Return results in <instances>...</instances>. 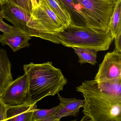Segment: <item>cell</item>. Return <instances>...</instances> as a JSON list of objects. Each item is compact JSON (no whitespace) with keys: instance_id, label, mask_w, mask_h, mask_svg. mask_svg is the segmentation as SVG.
<instances>
[{"instance_id":"obj_13","label":"cell","mask_w":121,"mask_h":121,"mask_svg":"<svg viewBox=\"0 0 121 121\" xmlns=\"http://www.w3.org/2000/svg\"><path fill=\"white\" fill-rule=\"evenodd\" d=\"M121 0H117L110 22V31L114 39L121 32Z\"/></svg>"},{"instance_id":"obj_17","label":"cell","mask_w":121,"mask_h":121,"mask_svg":"<svg viewBox=\"0 0 121 121\" xmlns=\"http://www.w3.org/2000/svg\"><path fill=\"white\" fill-rule=\"evenodd\" d=\"M61 3L70 15L71 23L77 25H85L82 17L76 12L74 8L73 0H59Z\"/></svg>"},{"instance_id":"obj_8","label":"cell","mask_w":121,"mask_h":121,"mask_svg":"<svg viewBox=\"0 0 121 121\" xmlns=\"http://www.w3.org/2000/svg\"><path fill=\"white\" fill-rule=\"evenodd\" d=\"M31 39L32 37L15 27L12 32L0 35V43L3 46L8 45L15 52L23 48L29 47L30 46L29 42Z\"/></svg>"},{"instance_id":"obj_2","label":"cell","mask_w":121,"mask_h":121,"mask_svg":"<svg viewBox=\"0 0 121 121\" xmlns=\"http://www.w3.org/2000/svg\"><path fill=\"white\" fill-rule=\"evenodd\" d=\"M76 90L84 97L81 121H121V99L100 91L95 80L84 81Z\"/></svg>"},{"instance_id":"obj_14","label":"cell","mask_w":121,"mask_h":121,"mask_svg":"<svg viewBox=\"0 0 121 121\" xmlns=\"http://www.w3.org/2000/svg\"><path fill=\"white\" fill-rule=\"evenodd\" d=\"M74 52L78 56V62L81 65L88 63L92 65L97 63V53L98 51L93 49L85 48L73 47Z\"/></svg>"},{"instance_id":"obj_6","label":"cell","mask_w":121,"mask_h":121,"mask_svg":"<svg viewBox=\"0 0 121 121\" xmlns=\"http://www.w3.org/2000/svg\"><path fill=\"white\" fill-rule=\"evenodd\" d=\"M28 81L25 73L13 80L0 97L8 106L24 104L27 101Z\"/></svg>"},{"instance_id":"obj_21","label":"cell","mask_w":121,"mask_h":121,"mask_svg":"<svg viewBox=\"0 0 121 121\" xmlns=\"http://www.w3.org/2000/svg\"><path fill=\"white\" fill-rule=\"evenodd\" d=\"M115 50L121 52V32H120L115 38Z\"/></svg>"},{"instance_id":"obj_3","label":"cell","mask_w":121,"mask_h":121,"mask_svg":"<svg viewBox=\"0 0 121 121\" xmlns=\"http://www.w3.org/2000/svg\"><path fill=\"white\" fill-rule=\"evenodd\" d=\"M28 81L27 102L37 103L45 97L54 96L63 90L68 83L60 69L52 62L42 64L31 63L23 66Z\"/></svg>"},{"instance_id":"obj_12","label":"cell","mask_w":121,"mask_h":121,"mask_svg":"<svg viewBox=\"0 0 121 121\" xmlns=\"http://www.w3.org/2000/svg\"><path fill=\"white\" fill-rule=\"evenodd\" d=\"M97 82L98 88L100 91L121 99V77Z\"/></svg>"},{"instance_id":"obj_19","label":"cell","mask_w":121,"mask_h":121,"mask_svg":"<svg viewBox=\"0 0 121 121\" xmlns=\"http://www.w3.org/2000/svg\"><path fill=\"white\" fill-rule=\"evenodd\" d=\"M4 18V10L2 9L0 11V31L3 33H10L14 30L15 27L3 21Z\"/></svg>"},{"instance_id":"obj_7","label":"cell","mask_w":121,"mask_h":121,"mask_svg":"<svg viewBox=\"0 0 121 121\" xmlns=\"http://www.w3.org/2000/svg\"><path fill=\"white\" fill-rule=\"evenodd\" d=\"M119 77H121V52L115 49L105 56L95 80L100 81Z\"/></svg>"},{"instance_id":"obj_1","label":"cell","mask_w":121,"mask_h":121,"mask_svg":"<svg viewBox=\"0 0 121 121\" xmlns=\"http://www.w3.org/2000/svg\"><path fill=\"white\" fill-rule=\"evenodd\" d=\"M1 8L4 19L15 27L32 37L61 44L56 35L63 31L65 26L48 4L39 5L32 13L8 2Z\"/></svg>"},{"instance_id":"obj_9","label":"cell","mask_w":121,"mask_h":121,"mask_svg":"<svg viewBox=\"0 0 121 121\" xmlns=\"http://www.w3.org/2000/svg\"><path fill=\"white\" fill-rule=\"evenodd\" d=\"M36 103L26 102L16 106H8L6 121H32L34 112L37 108Z\"/></svg>"},{"instance_id":"obj_23","label":"cell","mask_w":121,"mask_h":121,"mask_svg":"<svg viewBox=\"0 0 121 121\" xmlns=\"http://www.w3.org/2000/svg\"></svg>"},{"instance_id":"obj_10","label":"cell","mask_w":121,"mask_h":121,"mask_svg":"<svg viewBox=\"0 0 121 121\" xmlns=\"http://www.w3.org/2000/svg\"><path fill=\"white\" fill-rule=\"evenodd\" d=\"M58 95L61 108L56 114L54 121H60L64 117H77L79 114L80 109L83 106L84 100L78 99L76 98H65L59 93Z\"/></svg>"},{"instance_id":"obj_11","label":"cell","mask_w":121,"mask_h":121,"mask_svg":"<svg viewBox=\"0 0 121 121\" xmlns=\"http://www.w3.org/2000/svg\"><path fill=\"white\" fill-rule=\"evenodd\" d=\"M14 80L12 73V64L5 49L0 48V96Z\"/></svg>"},{"instance_id":"obj_20","label":"cell","mask_w":121,"mask_h":121,"mask_svg":"<svg viewBox=\"0 0 121 121\" xmlns=\"http://www.w3.org/2000/svg\"><path fill=\"white\" fill-rule=\"evenodd\" d=\"M8 106L0 97V121L7 120V112Z\"/></svg>"},{"instance_id":"obj_16","label":"cell","mask_w":121,"mask_h":121,"mask_svg":"<svg viewBox=\"0 0 121 121\" xmlns=\"http://www.w3.org/2000/svg\"><path fill=\"white\" fill-rule=\"evenodd\" d=\"M61 108L60 104L50 109L35 110L33 114L32 121H54V117Z\"/></svg>"},{"instance_id":"obj_15","label":"cell","mask_w":121,"mask_h":121,"mask_svg":"<svg viewBox=\"0 0 121 121\" xmlns=\"http://www.w3.org/2000/svg\"><path fill=\"white\" fill-rule=\"evenodd\" d=\"M46 0L50 7L66 27L70 24L71 22L70 15L61 4L59 0Z\"/></svg>"},{"instance_id":"obj_5","label":"cell","mask_w":121,"mask_h":121,"mask_svg":"<svg viewBox=\"0 0 121 121\" xmlns=\"http://www.w3.org/2000/svg\"><path fill=\"white\" fill-rule=\"evenodd\" d=\"M117 1L73 0L74 8L85 25L103 30H110V22Z\"/></svg>"},{"instance_id":"obj_18","label":"cell","mask_w":121,"mask_h":121,"mask_svg":"<svg viewBox=\"0 0 121 121\" xmlns=\"http://www.w3.org/2000/svg\"><path fill=\"white\" fill-rule=\"evenodd\" d=\"M8 2L23 8L30 13L40 5L42 0H8Z\"/></svg>"},{"instance_id":"obj_4","label":"cell","mask_w":121,"mask_h":121,"mask_svg":"<svg viewBox=\"0 0 121 121\" xmlns=\"http://www.w3.org/2000/svg\"><path fill=\"white\" fill-rule=\"evenodd\" d=\"M56 35L61 44L64 46L85 48L97 51L109 49L114 39L110 30L98 29L73 23Z\"/></svg>"},{"instance_id":"obj_22","label":"cell","mask_w":121,"mask_h":121,"mask_svg":"<svg viewBox=\"0 0 121 121\" xmlns=\"http://www.w3.org/2000/svg\"><path fill=\"white\" fill-rule=\"evenodd\" d=\"M8 2V0H0V6L3 5Z\"/></svg>"}]
</instances>
